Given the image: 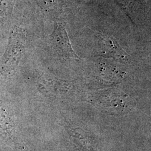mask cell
Returning a JSON list of instances; mask_svg holds the SVG:
<instances>
[{
	"label": "cell",
	"instance_id": "obj_2",
	"mask_svg": "<svg viewBox=\"0 0 151 151\" xmlns=\"http://www.w3.org/2000/svg\"><path fill=\"white\" fill-rule=\"evenodd\" d=\"M52 40L54 47L61 53L67 57L76 55L71 48L67 32L62 25H57L53 34Z\"/></svg>",
	"mask_w": 151,
	"mask_h": 151
},
{
	"label": "cell",
	"instance_id": "obj_1",
	"mask_svg": "<svg viewBox=\"0 0 151 151\" xmlns=\"http://www.w3.org/2000/svg\"><path fill=\"white\" fill-rule=\"evenodd\" d=\"M25 46V35L22 29L15 27L11 30L9 43L3 56L1 71L10 75L15 70L22 57Z\"/></svg>",
	"mask_w": 151,
	"mask_h": 151
},
{
	"label": "cell",
	"instance_id": "obj_3",
	"mask_svg": "<svg viewBox=\"0 0 151 151\" xmlns=\"http://www.w3.org/2000/svg\"><path fill=\"white\" fill-rule=\"evenodd\" d=\"M16 0H0V29L9 24Z\"/></svg>",
	"mask_w": 151,
	"mask_h": 151
}]
</instances>
